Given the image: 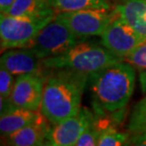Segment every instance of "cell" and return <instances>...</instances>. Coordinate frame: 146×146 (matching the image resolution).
<instances>
[{
    "instance_id": "obj_1",
    "label": "cell",
    "mask_w": 146,
    "mask_h": 146,
    "mask_svg": "<svg viewBox=\"0 0 146 146\" xmlns=\"http://www.w3.org/2000/svg\"><path fill=\"white\" fill-rule=\"evenodd\" d=\"M89 75L71 69H55L45 78L40 111L50 123L57 124L81 109Z\"/></svg>"
},
{
    "instance_id": "obj_2",
    "label": "cell",
    "mask_w": 146,
    "mask_h": 146,
    "mask_svg": "<svg viewBox=\"0 0 146 146\" xmlns=\"http://www.w3.org/2000/svg\"><path fill=\"white\" fill-rule=\"evenodd\" d=\"M135 66L122 60L89 75V89L99 110L114 113L124 108L133 95Z\"/></svg>"
},
{
    "instance_id": "obj_3",
    "label": "cell",
    "mask_w": 146,
    "mask_h": 146,
    "mask_svg": "<svg viewBox=\"0 0 146 146\" xmlns=\"http://www.w3.org/2000/svg\"><path fill=\"white\" fill-rule=\"evenodd\" d=\"M122 60L102 45L79 42L64 53L46 58L42 62L46 68L71 69L91 75Z\"/></svg>"
},
{
    "instance_id": "obj_4",
    "label": "cell",
    "mask_w": 146,
    "mask_h": 146,
    "mask_svg": "<svg viewBox=\"0 0 146 146\" xmlns=\"http://www.w3.org/2000/svg\"><path fill=\"white\" fill-rule=\"evenodd\" d=\"M56 14L37 17L11 16L0 14V40L1 50L25 48L38 33L48 24Z\"/></svg>"
},
{
    "instance_id": "obj_5",
    "label": "cell",
    "mask_w": 146,
    "mask_h": 146,
    "mask_svg": "<svg viewBox=\"0 0 146 146\" xmlns=\"http://www.w3.org/2000/svg\"><path fill=\"white\" fill-rule=\"evenodd\" d=\"M79 38L56 15L25 48L44 60L62 54L79 43Z\"/></svg>"
},
{
    "instance_id": "obj_6",
    "label": "cell",
    "mask_w": 146,
    "mask_h": 146,
    "mask_svg": "<svg viewBox=\"0 0 146 146\" xmlns=\"http://www.w3.org/2000/svg\"><path fill=\"white\" fill-rule=\"evenodd\" d=\"M113 15L114 10H81L56 13L57 18L65 23L80 40L101 36Z\"/></svg>"
},
{
    "instance_id": "obj_7",
    "label": "cell",
    "mask_w": 146,
    "mask_h": 146,
    "mask_svg": "<svg viewBox=\"0 0 146 146\" xmlns=\"http://www.w3.org/2000/svg\"><path fill=\"white\" fill-rule=\"evenodd\" d=\"M146 39L130 27L114 10L112 20L101 35V44L117 56L125 59Z\"/></svg>"
},
{
    "instance_id": "obj_8",
    "label": "cell",
    "mask_w": 146,
    "mask_h": 146,
    "mask_svg": "<svg viewBox=\"0 0 146 146\" xmlns=\"http://www.w3.org/2000/svg\"><path fill=\"white\" fill-rule=\"evenodd\" d=\"M95 121L91 111L81 107L75 115L65 121L53 124L49 128L46 145L50 146H72L75 145L84 131Z\"/></svg>"
},
{
    "instance_id": "obj_9",
    "label": "cell",
    "mask_w": 146,
    "mask_h": 146,
    "mask_svg": "<svg viewBox=\"0 0 146 146\" xmlns=\"http://www.w3.org/2000/svg\"><path fill=\"white\" fill-rule=\"evenodd\" d=\"M45 78L42 73L17 76L10 96L11 106L40 111Z\"/></svg>"
},
{
    "instance_id": "obj_10",
    "label": "cell",
    "mask_w": 146,
    "mask_h": 146,
    "mask_svg": "<svg viewBox=\"0 0 146 146\" xmlns=\"http://www.w3.org/2000/svg\"><path fill=\"white\" fill-rule=\"evenodd\" d=\"M43 62L27 48H10L0 58V66L6 68L15 77L24 74L41 73Z\"/></svg>"
},
{
    "instance_id": "obj_11",
    "label": "cell",
    "mask_w": 146,
    "mask_h": 146,
    "mask_svg": "<svg viewBox=\"0 0 146 146\" xmlns=\"http://www.w3.org/2000/svg\"><path fill=\"white\" fill-rule=\"evenodd\" d=\"M49 128L46 119L43 118L5 137V143L13 146L46 145Z\"/></svg>"
},
{
    "instance_id": "obj_12",
    "label": "cell",
    "mask_w": 146,
    "mask_h": 146,
    "mask_svg": "<svg viewBox=\"0 0 146 146\" xmlns=\"http://www.w3.org/2000/svg\"><path fill=\"white\" fill-rule=\"evenodd\" d=\"M45 118L38 111L19 108L13 106L1 114L0 117V133L2 137H7L15 131L27 126V125L36 122Z\"/></svg>"
},
{
    "instance_id": "obj_13",
    "label": "cell",
    "mask_w": 146,
    "mask_h": 146,
    "mask_svg": "<svg viewBox=\"0 0 146 146\" xmlns=\"http://www.w3.org/2000/svg\"><path fill=\"white\" fill-rule=\"evenodd\" d=\"M114 10L131 28L146 39V0H123Z\"/></svg>"
},
{
    "instance_id": "obj_14",
    "label": "cell",
    "mask_w": 146,
    "mask_h": 146,
    "mask_svg": "<svg viewBox=\"0 0 146 146\" xmlns=\"http://www.w3.org/2000/svg\"><path fill=\"white\" fill-rule=\"evenodd\" d=\"M5 14L11 16L37 17L56 14L49 0H15Z\"/></svg>"
},
{
    "instance_id": "obj_15",
    "label": "cell",
    "mask_w": 146,
    "mask_h": 146,
    "mask_svg": "<svg viewBox=\"0 0 146 146\" xmlns=\"http://www.w3.org/2000/svg\"><path fill=\"white\" fill-rule=\"evenodd\" d=\"M57 13L81 10H110L111 0H49Z\"/></svg>"
},
{
    "instance_id": "obj_16",
    "label": "cell",
    "mask_w": 146,
    "mask_h": 146,
    "mask_svg": "<svg viewBox=\"0 0 146 146\" xmlns=\"http://www.w3.org/2000/svg\"><path fill=\"white\" fill-rule=\"evenodd\" d=\"M99 129L101 131L98 145L100 146H121L128 145L131 142L130 135L117 130L110 124H104L102 119H96Z\"/></svg>"
},
{
    "instance_id": "obj_17",
    "label": "cell",
    "mask_w": 146,
    "mask_h": 146,
    "mask_svg": "<svg viewBox=\"0 0 146 146\" xmlns=\"http://www.w3.org/2000/svg\"><path fill=\"white\" fill-rule=\"evenodd\" d=\"M128 130L132 134V144L146 145V111L132 112L128 123Z\"/></svg>"
},
{
    "instance_id": "obj_18",
    "label": "cell",
    "mask_w": 146,
    "mask_h": 146,
    "mask_svg": "<svg viewBox=\"0 0 146 146\" xmlns=\"http://www.w3.org/2000/svg\"><path fill=\"white\" fill-rule=\"evenodd\" d=\"M101 131L99 129L97 123L95 121L84 131L80 138L78 139L75 145L77 146H94L98 145V141L100 138Z\"/></svg>"
},
{
    "instance_id": "obj_19",
    "label": "cell",
    "mask_w": 146,
    "mask_h": 146,
    "mask_svg": "<svg viewBox=\"0 0 146 146\" xmlns=\"http://www.w3.org/2000/svg\"><path fill=\"white\" fill-rule=\"evenodd\" d=\"M124 61L130 63L135 68L146 70V41L139 45L125 57Z\"/></svg>"
},
{
    "instance_id": "obj_20",
    "label": "cell",
    "mask_w": 146,
    "mask_h": 146,
    "mask_svg": "<svg viewBox=\"0 0 146 146\" xmlns=\"http://www.w3.org/2000/svg\"><path fill=\"white\" fill-rule=\"evenodd\" d=\"M16 77L4 68H0V96L10 99Z\"/></svg>"
},
{
    "instance_id": "obj_21",
    "label": "cell",
    "mask_w": 146,
    "mask_h": 146,
    "mask_svg": "<svg viewBox=\"0 0 146 146\" xmlns=\"http://www.w3.org/2000/svg\"><path fill=\"white\" fill-rule=\"evenodd\" d=\"M15 0H0V13H7Z\"/></svg>"
},
{
    "instance_id": "obj_22",
    "label": "cell",
    "mask_w": 146,
    "mask_h": 146,
    "mask_svg": "<svg viewBox=\"0 0 146 146\" xmlns=\"http://www.w3.org/2000/svg\"><path fill=\"white\" fill-rule=\"evenodd\" d=\"M133 111L134 112H143V111H146V95L136 104Z\"/></svg>"
}]
</instances>
